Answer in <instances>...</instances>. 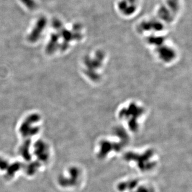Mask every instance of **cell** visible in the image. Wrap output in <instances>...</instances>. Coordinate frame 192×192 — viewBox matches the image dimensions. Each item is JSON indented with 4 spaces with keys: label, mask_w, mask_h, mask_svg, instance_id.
Wrapping results in <instances>:
<instances>
[{
    "label": "cell",
    "mask_w": 192,
    "mask_h": 192,
    "mask_svg": "<svg viewBox=\"0 0 192 192\" xmlns=\"http://www.w3.org/2000/svg\"><path fill=\"white\" fill-rule=\"evenodd\" d=\"M146 114V108L140 102L128 101L121 106L118 111V120L125 124L130 130H137Z\"/></svg>",
    "instance_id": "obj_1"
},
{
    "label": "cell",
    "mask_w": 192,
    "mask_h": 192,
    "mask_svg": "<svg viewBox=\"0 0 192 192\" xmlns=\"http://www.w3.org/2000/svg\"><path fill=\"white\" fill-rule=\"evenodd\" d=\"M86 63L90 64L87 66V72L89 73V78L91 77L93 82H97L103 75L104 71L106 66L107 56L104 52L95 51L90 56L87 57Z\"/></svg>",
    "instance_id": "obj_2"
},
{
    "label": "cell",
    "mask_w": 192,
    "mask_h": 192,
    "mask_svg": "<svg viewBox=\"0 0 192 192\" xmlns=\"http://www.w3.org/2000/svg\"><path fill=\"white\" fill-rule=\"evenodd\" d=\"M46 18L42 17L39 18L34 28L28 36V40L31 42H35L38 40L46 25Z\"/></svg>",
    "instance_id": "obj_3"
},
{
    "label": "cell",
    "mask_w": 192,
    "mask_h": 192,
    "mask_svg": "<svg viewBox=\"0 0 192 192\" xmlns=\"http://www.w3.org/2000/svg\"><path fill=\"white\" fill-rule=\"evenodd\" d=\"M21 2L25 5L28 9L33 10L37 7V4L34 0H21Z\"/></svg>",
    "instance_id": "obj_4"
},
{
    "label": "cell",
    "mask_w": 192,
    "mask_h": 192,
    "mask_svg": "<svg viewBox=\"0 0 192 192\" xmlns=\"http://www.w3.org/2000/svg\"><path fill=\"white\" fill-rule=\"evenodd\" d=\"M53 26L54 28H56L57 29H59L62 28V24L59 20L54 19L53 21Z\"/></svg>",
    "instance_id": "obj_5"
}]
</instances>
